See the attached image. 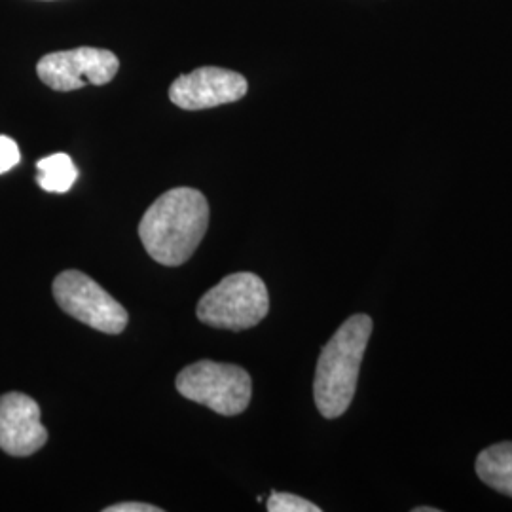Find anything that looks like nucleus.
Wrapping results in <instances>:
<instances>
[{
  "label": "nucleus",
  "mask_w": 512,
  "mask_h": 512,
  "mask_svg": "<svg viewBox=\"0 0 512 512\" xmlns=\"http://www.w3.org/2000/svg\"><path fill=\"white\" fill-rule=\"evenodd\" d=\"M209 226V203L196 188H173L152 203L139 224L148 255L181 266L196 253Z\"/></svg>",
  "instance_id": "1"
},
{
  "label": "nucleus",
  "mask_w": 512,
  "mask_h": 512,
  "mask_svg": "<svg viewBox=\"0 0 512 512\" xmlns=\"http://www.w3.org/2000/svg\"><path fill=\"white\" fill-rule=\"evenodd\" d=\"M370 334L372 319L365 313H357L342 323L321 351L313 380V397L323 418L334 420L346 414L355 397Z\"/></svg>",
  "instance_id": "2"
},
{
  "label": "nucleus",
  "mask_w": 512,
  "mask_h": 512,
  "mask_svg": "<svg viewBox=\"0 0 512 512\" xmlns=\"http://www.w3.org/2000/svg\"><path fill=\"white\" fill-rule=\"evenodd\" d=\"M270 311L264 281L251 272L228 275L203 294L198 319L215 329L247 330L256 327Z\"/></svg>",
  "instance_id": "3"
},
{
  "label": "nucleus",
  "mask_w": 512,
  "mask_h": 512,
  "mask_svg": "<svg viewBox=\"0 0 512 512\" xmlns=\"http://www.w3.org/2000/svg\"><path fill=\"white\" fill-rule=\"evenodd\" d=\"M177 391L192 403L220 416H238L251 403L253 382L245 368L215 361H198L177 376Z\"/></svg>",
  "instance_id": "4"
},
{
  "label": "nucleus",
  "mask_w": 512,
  "mask_h": 512,
  "mask_svg": "<svg viewBox=\"0 0 512 512\" xmlns=\"http://www.w3.org/2000/svg\"><path fill=\"white\" fill-rule=\"evenodd\" d=\"M55 302L76 321L105 332L120 334L128 327V311L99 283L78 270H67L55 277Z\"/></svg>",
  "instance_id": "5"
},
{
  "label": "nucleus",
  "mask_w": 512,
  "mask_h": 512,
  "mask_svg": "<svg viewBox=\"0 0 512 512\" xmlns=\"http://www.w3.org/2000/svg\"><path fill=\"white\" fill-rule=\"evenodd\" d=\"M118 69L120 61L110 50L90 46L44 55L37 63L38 78L55 92L105 86L114 80Z\"/></svg>",
  "instance_id": "6"
},
{
  "label": "nucleus",
  "mask_w": 512,
  "mask_h": 512,
  "mask_svg": "<svg viewBox=\"0 0 512 512\" xmlns=\"http://www.w3.org/2000/svg\"><path fill=\"white\" fill-rule=\"evenodd\" d=\"M247 90L249 84L243 74L220 67H202L179 76L169 88V99L179 109L205 110L236 103L247 95Z\"/></svg>",
  "instance_id": "7"
},
{
  "label": "nucleus",
  "mask_w": 512,
  "mask_h": 512,
  "mask_svg": "<svg viewBox=\"0 0 512 512\" xmlns=\"http://www.w3.org/2000/svg\"><path fill=\"white\" fill-rule=\"evenodd\" d=\"M48 431L40 423V406L23 393L0 397V450L14 458L37 454L46 444Z\"/></svg>",
  "instance_id": "8"
},
{
  "label": "nucleus",
  "mask_w": 512,
  "mask_h": 512,
  "mask_svg": "<svg viewBox=\"0 0 512 512\" xmlns=\"http://www.w3.org/2000/svg\"><path fill=\"white\" fill-rule=\"evenodd\" d=\"M476 475L499 494L512 497V442H499L482 450L476 459Z\"/></svg>",
  "instance_id": "9"
},
{
  "label": "nucleus",
  "mask_w": 512,
  "mask_h": 512,
  "mask_svg": "<svg viewBox=\"0 0 512 512\" xmlns=\"http://www.w3.org/2000/svg\"><path fill=\"white\" fill-rule=\"evenodd\" d=\"M37 183L46 192L65 194L73 188L78 179V169L69 154L57 152L38 160Z\"/></svg>",
  "instance_id": "10"
},
{
  "label": "nucleus",
  "mask_w": 512,
  "mask_h": 512,
  "mask_svg": "<svg viewBox=\"0 0 512 512\" xmlns=\"http://www.w3.org/2000/svg\"><path fill=\"white\" fill-rule=\"evenodd\" d=\"M266 509L270 512H319L321 509L313 505L308 499L283 492H272Z\"/></svg>",
  "instance_id": "11"
},
{
  "label": "nucleus",
  "mask_w": 512,
  "mask_h": 512,
  "mask_svg": "<svg viewBox=\"0 0 512 512\" xmlns=\"http://www.w3.org/2000/svg\"><path fill=\"white\" fill-rule=\"evenodd\" d=\"M21 160L18 143L6 135H0V175L14 169Z\"/></svg>",
  "instance_id": "12"
},
{
  "label": "nucleus",
  "mask_w": 512,
  "mask_h": 512,
  "mask_svg": "<svg viewBox=\"0 0 512 512\" xmlns=\"http://www.w3.org/2000/svg\"><path fill=\"white\" fill-rule=\"evenodd\" d=\"M105 512H162L160 507L156 505H148V503H118V505H110Z\"/></svg>",
  "instance_id": "13"
},
{
  "label": "nucleus",
  "mask_w": 512,
  "mask_h": 512,
  "mask_svg": "<svg viewBox=\"0 0 512 512\" xmlns=\"http://www.w3.org/2000/svg\"><path fill=\"white\" fill-rule=\"evenodd\" d=\"M414 512H439V509H435V507H416Z\"/></svg>",
  "instance_id": "14"
}]
</instances>
